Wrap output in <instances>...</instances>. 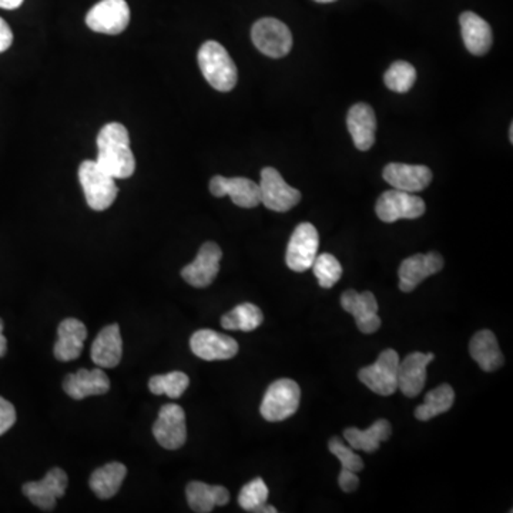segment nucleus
I'll use <instances>...</instances> for the list:
<instances>
[{
  "instance_id": "f257e3e1",
  "label": "nucleus",
  "mask_w": 513,
  "mask_h": 513,
  "mask_svg": "<svg viewBox=\"0 0 513 513\" xmlns=\"http://www.w3.org/2000/svg\"><path fill=\"white\" fill-rule=\"evenodd\" d=\"M97 163L115 179H128L136 170L130 136L121 123H108L97 136Z\"/></svg>"
},
{
  "instance_id": "f03ea898",
  "label": "nucleus",
  "mask_w": 513,
  "mask_h": 513,
  "mask_svg": "<svg viewBox=\"0 0 513 513\" xmlns=\"http://www.w3.org/2000/svg\"><path fill=\"white\" fill-rule=\"evenodd\" d=\"M197 59L204 79L211 87L224 93L236 87V65L229 52L219 42L209 40L204 43L203 46L200 47Z\"/></svg>"
},
{
  "instance_id": "7ed1b4c3",
  "label": "nucleus",
  "mask_w": 513,
  "mask_h": 513,
  "mask_svg": "<svg viewBox=\"0 0 513 513\" xmlns=\"http://www.w3.org/2000/svg\"><path fill=\"white\" fill-rule=\"evenodd\" d=\"M79 180L90 209L105 211L115 203L118 194L116 179L98 166L97 161L86 160L80 164Z\"/></svg>"
},
{
  "instance_id": "20e7f679",
  "label": "nucleus",
  "mask_w": 513,
  "mask_h": 513,
  "mask_svg": "<svg viewBox=\"0 0 513 513\" xmlns=\"http://www.w3.org/2000/svg\"><path fill=\"white\" fill-rule=\"evenodd\" d=\"M301 388L292 379H277L265 391L260 412L269 422L285 421L294 416L300 406Z\"/></svg>"
},
{
  "instance_id": "39448f33",
  "label": "nucleus",
  "mask_w": 513,
  "mask_h": 513,
  "mask_svg": "<svg viewBox=\"0 0 513 513\" xmlns=\"http://www.w3.org/2000/svg\"><path fill=\"white\" fill-rule=\"evenodd\" d=\"M398 353L385 350L379 354L378 360L370 366H364L358 371V378L364 385L378 395H393L398 389Z\"/></svg>"
},
{
  "instance_id": "423d86ee",
  "label": "nucleus",
  "mask_w": 513,
  "mask_h": 513,
  "mask_svg": "<svg viewBox=\"0 0 513 513\" xmlns=\"http://www.w3.org/2000/svg\"><path fill=\"white\" fill-rule=\"evenodd\" d=\"M254 46L272 59H282L292 52V35L287 25L274 17H264L255 22L251 29Z\"/></svg>"
},
{
  "instance_id": "0eeeda50",
  "label": "nucleus",
  "mask_w": 513,
  "mask_h": 513,
  "mask_svg": "<svg viewBox=\"0 0 513 513\" xmlns=\"http://www.w3.org/2000/svg\"><path fill=\"white\" fill-rule=\"evenodd\" d=\"M426 210V201L421 197L396 189L381 194L375 206L376 216L384 222L419 219Z\"/></svg>"
},
{
  "instance_id": "6e6552de",
  "label": "nucleus",
  "mask_w": 513,
  "mask_h": 513,
  "mask_svg": "<svg viewBox=\"0 0 513 513\" xmlns=\"http://www.w3.org/2000/svg\"><path fill=\"white\" fill-rule=\"evenodd\" d=\"M259 187L262 203L272 211L285 213L300 203V191L285 183L282 174L272 167L262 169Z\"/></svg>"
},
{
  "instance_id": "1a4fd4ad",
  "label": "nucleus",
  "mask_w": 513,
  "mask_h": 513,
  "mask_svg": "<svg viewBox=\"0 0 513 513\" xmlns=\"http://www.w3.org/2000/svg\"><path fill=\"white\" fill-rule=\"evenodd\" d=\"M318 245H320V236L317 229L311 222H301L288 242L287 254H285L288 269L295 272L310 270L317 257Z\"/></svg>"
},
{
  "instance_id": "9d476101",
  "label": "nucleus",
  "mask_w": 513,
  "mask_h": 513,
  "mask_svg": "<svg viewBox=\"0 0 513 513\" xmlns=\"http://www.w3.org/2000/svg\"><path fill=\"white\" fill-rule=\"evenodd\" d=\"M130 24V7L126 0H102L88 10L86 25L93 32L120 35Z\"/></svg>"
},
{
  "instance_id": "9b49d317",
  "label": "nucleus",
  "mask_w": 513,
  "mask_h": 513,
  "mask_svg": "<svg viewBox=\"0 0 513 513\" xmlns=\"http://www.w3.org/2000/svg\"><path fill=\"white\" fill-rule=\"evenodd\" d=\"M153 435L160 446L169 451H176L186 444V412L180 405L166 404L159 412L158 421L154 422Z\"/></svg>"
},
{
  "instance_id": "f8f14e48",
  "label": "nucleus",
  "mask_w": 513,
  "mask_h": 513,
  "mask_svg": "<svg viewBox=\"0 0 513 513\" xmlns=\"http://www.w3.org/2000/svg\"><path fill=\"white\" fill-rule=\"evenodd\" d=\"M221 259L222 251L219 244L213 241L204 242L196 260L181 270V277L191 287H209L219 274Z\"/></svg>"
},
{
  "instance_id": "ddd939ff",
  "label": "nucleus",
  "mask_w": 513,
  "mask_h": 513,
  "mask_svg": "<svg viewBox=\"0 0 513 513\" xmlns=\"http://www.w3.org/2000/svg\"><path fill=\"white\" fill-rule=\"evenodd\" d=\"M190 348L200 360L226 361L237 355L239 343L226 333L200 330L190 338Z\"/></svg>"
},
{
  "instance_id": "4468645a",
  "label": "nucleus",
  "mask_w": 513,
  "mask_h": 513,
  "mask_svg": "<svg viewBox=\"0 0 513 513\" xmlns=\"http://www.w3.org/2000/svg\"><path fill=\"white\" fill-rule=\"evenodd\" d=\"M67 484H69L67 474L60 467H53L42 481L25 484L24 494L35 507L50 512L55 509L56 500L65 497Z\"/></svg>"
},
{
  "instance_id": "2eb2a0df",
  "label": "nucleus",
  "mask_w": 513,
  "mask_h": 513,
  "mask_svg": "<svg viewBox=\"0 0 513 513\" xmlns=\"http://www.w3.org/2000/svg\"><path fill=\"white\" fill-rule=\"evenodd\" d=\"M341 305L348 314L355 318L356 327L363 333H374L381 327L378 315V301L373 292H358L348 290L341 295Z\"/></svg>"
},
{
  "instance_id": "dca6fc26",
  "label": "nucleus",
  "mask_w": 513,
  "mask_h": 513,
  "mask_svg": "<svg viewBox=\"0 0 513 513\" xmlns=\"http://www.w3.org/2000/svg\"><path fill=\"white\" fill-rule=\"evenodd\" d=\"M444 269V259L438 252L411 255L399 265V290L411 292L424 280Z\"/></svg>"
},
{
  "instance_id": "f3484780",
  "label": "nucleus",
  "mask_w": 513,
  "mask_h": 513,
  "mask_svg": "<svg viewBox=\"0 0 513 513\" xmlns=\"http://www.w3.org/2000/svg\"><path fill=\"white\" fill-rule=\"evenodd\" d=\"M210 193L214 197L229 196L232 203L242 209H254L262 203L259 184L245 177L214 176L210 181Z\"/></svg>"
},
{
  "instance_id": "a211bd4d",
  "label": "nucleus",
  "mask_w": 513,
  "mask_h": 513,
  "mask_svg": "<svg viewBox=\"0 0 513 513\" xmlns=\"http://www.w3.org/2000/svg\"><path fill=\"white\" fill-rule=\"evenodd\" d=\"M435 360L432 353H412L399 361L398 389L408 398H416L426 384V368Z\"/></svg>"
},
{
  "instance_id": "6ab92c4d",
  "label": "nucleus",
  "mask_w": 513,
  "mask_h": 513,
  "mask_svg": "<svg viewBox=\"0 0 513 513\" xmlns=\"http://www.w3.org/2000/svg\"><path fill=\"white\" fill-rule=\"evenodd\" d=\"M384 180L394 189L406 193H418L431 184L432 171L419 164L391 163L384 169Z\"/></svg>"
},
{
  "instance_id": "aec40b11",
  "label": "nucleus",
  "mask_w": 513,
  "mask_h": 513,
  "mask_svg": "<svg viewBox=\"0 0 513 513\" xmlns=\"http://www.w3.org/2000/svg\"><path fill=\"white\" fill-rule=\"evenodd\" d=\"M63 389L70 398L80 401L87 396L105 395L110 389V379L106 375L103 368L98 366L95 370L83 368L63 379Z\"/></svg>"
},
{
  "instance_id": "412c9836",
  "label": "nucleus",
  "mask_w": 513,
  "mask_h": 513,
  "mask_svg": "<svg viewBox=\"0 0 513 513\" xmlns=\"http://www.w3.org/2000/svg\"><path fill=\"white\" fill-rule=\"evenodd\" d=\"M347 126L353 136L355 148L361 151L370 150L375 143V111L366 103H356L348 111Z\"/></svg>"
},
{
  "instance_id": "4be33fe9",
  "label": "nucleus",
  "mask_w": 513,
  "mask_h": 513,
  "mask_svg": "<svg viewBox=\"0 0 513 513\" xmlns=\"http://www.w3.org/2000/svg\"><path fill=\"white\" fill-rule=\"evenodd\" d=\"M87 338V330L82 321L66 318L57 328V341L55 344L56 360L67 361L79 358Z\"/></svg>"
},
{
  "instance_id": "5701e85b",
  "label": "nucleus",
  "mask_w": 513,
  "mask_h": 513,
  "mask_svg": "<svg viewBox=\"0 0 513 513\" xmlns=\"http://www.w3.org/2000/svg\"><path fill=\"white\" fill-rule=\"evenodd\" d=\"M459 24L467 49L475 56L487 55L494 42V35L487 20L474 12H464L459 17Z\"/></svg>"
},
{
  "instance_id": "b1692460",
  "label": "nucleus",
  "mask_w": 513,
  "mask_h": 513,
  "mask_svg": "<svg viewBox=\"0 0 513 513\" xmlns=\"http://www.w3.org/2000/svg\"><path fill=\"white\" fill-rule=\"evenodd\" d=\"M92 361L98 368H115L123 355V340L118 324L108 325L98 333L92 345Z\"/></svg>"
},
{
  "instance_id": "393cba45",
  "label": "nucleus",
  "mask_w": 513,
  "mask_h": 513,
  "mask_svg": "<svg viewBox=\"0 0 513 513\" xmlns=\"http://www.w3.org/2000/svg\"><path fill=\"white\" fill-rule=\"evenodd\" d=\"M469 354L485 373H494L505 363V356L500 351L497 337L489 330L475 333L469 343Z\"/></svg>"
},
{
  "instance_id": "a878e982",
  "label": "nucleus",
  "mask_w": 513,
  "mask_h": 513,
  "mask_svg": "<svg viewBox=\"0 0 513 513\" xmlns=\"http://www.w3.org/2000/svg\"><path fill=\"white\" fill-rule=\"evenodd\" d=\"M187 502L197 513H209L216 507L229 504L230 492L224 487H213L204 482H190L186 487Z\"/></svg>"
},
{
  "instance_id": "bb28decb",
  "label": "nucleus",
  "mask_w": 513,
  "mask_h": 513,
  "mask_svg": "<svg viewBox=\"0 0 513 513\" xmlns=\"http://www.w3.org/2000/svg\"><path fill=\"white\" fill-rule=\"evenodd\" d=\"M391 434H393L391 424L386 419H378L365 431H360L358 428L345 429L344 438L347 439L351 448L374 454L378 451L379 445L388 441Z\"/></svg>"
},
{
  "instance_id": "cd10ccee",
  "label": "nucleus",
  "mask_w": 513,
  "mask_h": 513,
  "mask_svg": "<svg viewBox=\"0 0 513 513\" xmlns=\"http://www.w3.org/2000/svg\"><path fill=\"white\" fill-rule=\"evenodd\" d=\"M128 475V467L120 462H110L98 467L90 477V489L100 499H110L120 490Z\"/></svg>"
},
{
  "instance_id": "c85d7f7f",
  "label": "nucleus",
  "mask_w": 513,
  "mask_h": 513,
  "mask_svg": "<svg viewBox=\"0 0 513 513\" xmlns=\"http://www.w3.org/2000/svg\"><path fill=\"white\" fill-rule=\"evenodd\" d=\"M454 403V388L449 384H442L426 394L424 403L416 409V418L418 421H429L435 416L448 412Z\"/></svg>"
},
{
  "instance_id": "c756f323",
  "label": "nucleus",
  "mask_w": 513,
  "mask_h": 513,
  "mask_svg": "<svg viewBox=\"0 0 513 513\" xmlns=\"http://www.w3.org/2000/svg\"><path fill=\"white\" fill-rule=\"evenodd\" d=\"M262 321H264V314L257 305L251 304V303H242L226 315H222L221 327L224 330L250 333V331L257 330L262 324Z\"/></svg>"
},
{
  "instance_id": "7c9ffc66",
  "label": "nucleus",
  "mask_w": 513,
  "mask_h": 513,
  "mask_svg": "<svg viewBox=\"0 0 513 513\" xmlns=\"http://www.w3.org/2000/svg\"><path fill=\"white\" fill-rule=\"evenodd\" d=\"M190 378L181 371L164 374V375L151 376L149 381V389L154 395H167L169 398H180L189 388Z\"/></svg>"
},
{
  "instance_id": "2f4dec72",
  "label": "nucleus",
  "mask_w": 513,
  "mask_h": 513,
  "mask_svg": "<svg viewBox=\"0 0 513 513\" xmlns=\"http://www.w3.org/2000/svg\"><path fill=\"white\" fill-rule=\"evenodd\" d=\"M384 82H385L386 87L393 92L401 93V95L408 93L416 82V67L411 63L403 62V60L393 63L384 76Z\"/></svg>"
},
{
  "instance_id": "473e14b6",
  "label": "nucleus",
  "mask_w": 513,
  "mask_h": 513,
  "mask_svg": "<svg viewBox=\"0 0 513 513\" xmlns=\"http://www.w3.org/2000/svg\"><path fill=\"white\" fill-rule=\"evenodd\" d=\"M269 487L265 485L262 477H255L249 484H245L240 490L239 504L247 512L260 513L262 508L267 505L269 500Z\"/></svg>"
},
{
  "instance_id": "72a5a7b5",
  "label": "nucleus",
  "mask_w": 513,
  "mask_h": 513,
  "mask_svg": "<svg viewBox=\"0 0 513 513\" xmlns=\"http://www.w3.org/2000/svg\"><path fill=\"white\" fill-rule=\"evenodd\" d=\"M311 269L314 272L320 287L327 288V290L337 284L343 275V265L333 254H328V252L317 255Z\"/></svg>"
},
{
  "instance_id": "f704fd0d",
  "label": "nucleus",
  "mask_w": 513,
  "mask_h": 513,
  "mask_svg": "<svg viewBox=\"0 0 513 513\" xmlns=\"http://www.w3.org/2000/svg\"><path fill=\"white\" fill-rule=\"evenodd\" d=\"M328 448L333 457H337L338 461L341 462V467L350 471L360 472L364 469V462L360 455H356L353 448L344 444L340 438H331L328 442Z\"/></svg>"
},
{
  "instance_id": "c9c22d12",
  "label": "nucleus",
  "mask_w": 513,
  "mask_h": 513,
  "mask_svg": "<svg viewBox=\"0 0 513 513\" xmlns=\"http://www.w3.org/2000/svg\"><path fill=\"white\" fill-rule=\"evenodd\" d=\"M16 422V409L7 399L0 396V436L6 434Z\"/></svg>"
},
{
  "instance_id": "e433bc0d",
  "label": "nucleus",
  "mask_w": 513,
  "mask_h": 513,
  "mask_svg": "<svg viewBox=\"0 0 513 513\" xmlns=\"http://www.w3.org/2000/svg\"><path fill=\"white\" fill-rule=\"evenodd\" d=\"M338 484H340V487L344 492L351 494V492H354V490L358 489V487H360V477H356V472L343 467L340 477H338Z\"/></svg>"
},
{
  "instance_id": "4c0bfd02",
  "label": "nucleus",
  "mask_w": 513,
  "mask_h": 513,
  "mask_svg": "<svg viewBox=\"0 0 513 513\" xmlns=\"http://www.w3.org/2000/svg\"><path fill=\"white\" fill-rule=\"evenodd\" d=\"M12 42H14V33L6 24V20L0 17V53L6 52L12 46Z\"/></svg>"
},
{
  "instance_id": "58836bf2",
  "label": "nucleus",
  "mask_w": 513,
  "mask_h": 513,
  "mask_svg": "<svg viewBox=\"0 0 513 513\" xmlns=\"http://www.w3.org/2000/svg\"><path fill=\"white\" fill-rule=\"evenodd\" d=\"M4 327H5L4 320L0 318V358H2V356L6 355V351H7V341L4 335Z\"/></svg>"
},
{
  "instance_id": "ea45409f",
  "label": "nucleus",
  "mask_w": 513,
  "mask_h": 513,
  "mask_svg": "<svg viewBox=\"0 0 513 513\" xmlns=\"http://www.w3.org/2000/svg\"><path fill=\"white\" fill-rule=\"evenodd\" d=\"M22 4L24 0H0V7L6 10L17 9Z\"/></svg>"
},
{
  "instance_id": "a19ab883",
  "label": "nucleus",
  "mask_w": 513,
  "mask_h": 513,
  "mask_svg": "<svg viewBox=\"0 0 513 513\" xmlns=\"http://www.w3.org/2000/svg\"><path fill=\"white\" fill-rule=\"evenodd\" d=\"M317 4H333L335 0H314Z\"/></svg>"
},
{
  "instance_id": "79ce46f5",
  "label": "nucleus",
  "mask_w": 513,
  "mask_h": 513,
  "mask_svg": "<svg viewBox=\"0 0 513 513\" xmlns=\"http://www.w3.org/2000/svg\"><path fill=\"white\" fill-rule=\"evenodd\" d=\"M509 139H510V143H513V125H510Z\"/></svg>"
}]
</instances>
